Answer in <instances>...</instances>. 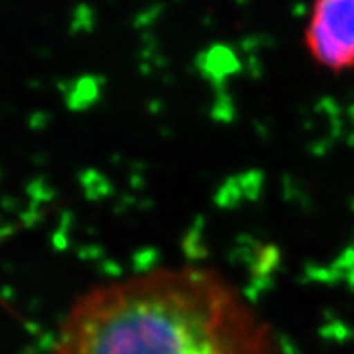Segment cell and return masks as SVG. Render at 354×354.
Returning <instances> with one entry per match:
<instances>
[{
	"instance_id": "1",
	"label": "cell",
	"mask_w": 354,
	"mask_h": 354,
	"mask_svg": "<svg viewBox=\"0 0 354 354\" xmlns=\"http://www.w3.org/2000/svg\"><path fill=\"white\" fill-rule=\"evenodd\" d=\"M55 354H280L271 327L221 273L159 268L87 289Z\"/></svg>"
},
{
	"instance_id": "2",
	"label": "cell",
	"mask_w": 354,
	"mask_h": 354,
	"mask_svg": "<svg viewBox=\"0 0 354 354\" xmlns=\"http://www.w3.org/2000/svg\"><path fill=\"white\" fill-rule=\"evenodd\" d=\"M304 46L322 69H354V0H313Z\"/></svg>"
}]
</instances>
